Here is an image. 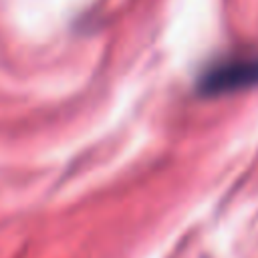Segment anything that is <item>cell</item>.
I'll list each match as a JSON object with an SVG mask.
<instances>
[{
  "instance_id": "6da1fadb",
  "label": "cell",
  "mask_w": 258,
  "mask_h": 258,
  "mask_svg": "<svg viewBox=\"0 0 258 258\" xmlns=\"http://www.w3.org/2000/svg\"><path fill=\"white\" fill-rule=\"evenodd\" d=\"M252 79H258V62H252V60L224 62L206 75L204 85L212 91H220V89H230V87H236L238 83H246Z\"/></svg>"
}]
</instances>
